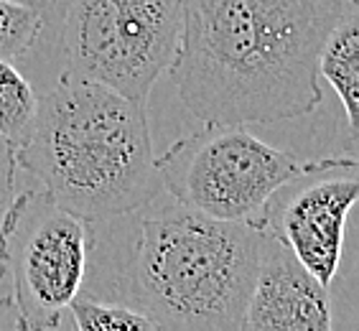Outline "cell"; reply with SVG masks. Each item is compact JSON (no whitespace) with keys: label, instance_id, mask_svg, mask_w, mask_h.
Segmentation results:
<instances>
[{"label":"cell","instance_id":"cell-1","mask_svg":"<svg viewBox=\"0 0 359 331\" xmlns=\"http://www.w3.org/2000/svg\"><path fill=\"white\" fill-rule=\"evenodd\" d=\"M265 227L215 219L168 191L90 222L79 293L140 311L156 329L245 331Z\"/></svg>","mask_w":359,"mask_h":331},{"label":"cell","instance_id":"cell-2","mask_svg":"<svg viewBox=\"0 0 359 331\" xmlns=\"http://www.w3.org/2000/svg\"><path fill=\"white\" fill-rule=\"evenodd\" d=\"M359 0H181L171 74L201 123H280L324 100L318 54Z\"/></svg>","mask_w":359,"mask_h":331},{"label":"cell","instance_id":"cell-3","mask_svg":"<svg viewBox=\"0 0 359 331\" xmlns=\"http://www.w3.org/2000/svg\"><path fill=\"white\" fill-rule=\"evenodd\" d=\"M15 163L87 222L133 212L163 191L145 104L69 74L39 97Z\"/></svg>","mask_w":359,"mask_h":331},{"label":"cell","instance_id":"cell-4","mask_svg":"<svg viewBox=\"0 0 359 331\" xmlns=\"http://www.w3.org/2000/svg\"><path fill=\"white\" fill-rule=\"evenodd\" d=\"M163 191L215 219L265 227L278 191L313 173L357 168L354 158L306 161L263 143L240 123H204L156 156Z\"/></svg>","mask_w":359,"mask_h":331},{"label":"cell","instance_id":"cell-5","mask_svg":"<svg viewBox=\"0 0 359 331\" xmlns=\"http://www.w3.org/2000/svg\"><path fill=\"white\" fill-rule=\"evenodd\" d=\"M62 8V74L148 102L179 51L181 0H64Z\"/></svg>","mask_w":359,"mask_h":331},{"label":"cell","instance_id":"cell-6","mask_svg":"<svg viewBox=\"0 0 359 331\" xmlns=\"http://www.w3.org/2000/svg\"><path fill=\"white\" fill-rule=\"evenodd\" d=\"M0 237L21 331L62 329L87 276L90 222L59 207L41 187L26 189L11 201Z\"/></svg>","mask_w":359,"mask_h":331},{"label":"cell","instance_id":"cell-7","mask_svg":"<svg viewBox=\"0 0 359 331\" xmlns=\"http://www.w3.org/2000/svg\"><path fill=\"white\" fill-rule=\"evenodd\" d=\"M298 184L296 191L285 194L288 187L278 191L265 229L276 232L318 283L329 288L341 262L346 217L359 199V184L354 168L313 173Z\"/></svg>","mask_w":359,"mask_h":331},{"label":"cell","instance_id":"cell-8","mask_svg":"<svg viewBox=\"0 0 359 331\" xmlns=\"http://www.w3.org/2000/svg\"><path fill=\"white\" fill-rule=\"evenodd\" d=\"M329 288L318 283L276 232L265 229L245 331H329Z\"/></svg>","mask_w":359,"mask_h":331},{"label":"cell","instance_id":"cell-9","mask_svg":"<svg viewBox=\"0 0 359 331\" xmlns=\"http://www.w3.org/2000/svg\"><path fill=\"white\" fill-rule=\"evenodd\" d=\"M318 74L332 84L344 107L352 138L357 135L359 107V13L352 11L334 28L318 54Z\"/></svg>","mask_w":359,"mask_h":331},{"label":"cell","instance_id":"cell-10","mask_svg":"<svg viewBox=\"0 0 359 331\" xmlns=\"http://www.w3.org/2000/svg\"><path fill=\"white\" fill-rule=\"evenodd\" d=\"M39 97L13 62H0V135L18 145L31 130Z\"/></svg>","mask_w":359,"mask_h":331},{"label":"cell","instance_id":"cell-11","mask_svg":"<svg viewBox=\"0 0 359 331\" xmlns=\"http://www.w3.org/2000/svg\"><path fill=\"white\" fill-rule=\"evenodd\" d=\"M72 326L79 331H143L156 329L140 311L123 306L118 301L95 298L87 293H76L69 304Z\"/></svg>","mask_w":359,"mask_h":331},{"label":"cell","instance_id":"cell-12","mask_svg":"<svg viewBox=\"0 0 359 331\" xmlns=\"http://www.w3.org/2000/svg\"><path fill=\"white\" fill-rule=\"evenodd\" d=\"M46 15L18 0H0V62H15L34 46Z\"/></svg>","mask_w":359,"mask_h":331},{"label":"cell","instance_id":"cell-13","mask_svg":"<svg viewBox=\"0 0 359 331\" xmlns=\"http://www.w3.org/2000/svg\"><path fill=\"white\" fill-rule=\"evenodd\" d=\"M15 171H18V163H15V145L0 135V222L6 217L13 196L18 194L15 191Z\"/></svg>","mask_w":359,"mask_h":331},{"label":"cell","instance_id":"cell-14","mask_svg":"<svg viewBox=\"0 0 359 331\" xmlns=\"http://www.w3.org/2000/svg\"><path fill=\"white\" fill-rule=\"evenodd\" d=\"M3 329L21 331V316H18V309H15V304H13L11 290H3V293H0V331Z\"/></svg>","mask_w":359,"mask_h":331},{"label":"cell","instance_id":"cell-15","mask_svg":"<svg viewBox=\"0 0 359 331\" xmlns=\"http://www.w3.org/2000/svg\"><path fill=\"white\" fill-rule=\"evenodd\" d=\"M18 3H26V6L41 11L43 15H51L54 11H59L64 6V0H18Z\"/></svg>","mask_w":359,"mask_h":331},{"label":"cell","instance_id":"cell-16","mask_svg":"<svg viewBox=\"0 0 359 331\" xmlns=\"http://www.w3.org/2000/svg\"><path fill=\"white\" fill-rule=\"evenodd\" d=\"M8 283V270H6V255H3V237H0V293H3V285Z\"/></svg>","mask_w":359,"mask_h":331}]
</instances>
